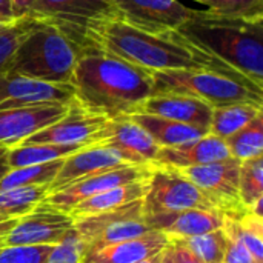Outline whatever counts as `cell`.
<instances>
[{
    "mask_svg": "<svg viewBox=\"0 0 263 263\" xmlns=\"http://www.w3.org/2000/svg\"><path fill=\"white\" fill-rule=\"evenodd\" d=\"M71 85L82 108L108 120L139 114L154 94L151 71L102 48L82 51Z\"/></svg>",
    "mask_w": 263,
    "mask_h": 263,
    "instance_id": "cell-1",
    "label": "cell"
},
{
    "mask_svg": "<svg viewBox=\"0 0 263 263\" xmlns=\"http://www.w3.org/2000/svg\"><path fill=\"white\" fill-rule=\"evenodd\" d=\"M94 46L102 48L151 72L180 69H213L245 79L213 55L185 40L176 31L154 34L137 29L119 18L105 22L94 34ZM250 82V80H248ZM253 83V82H251Z\"/></svg>",
    "mask_w": 263,
    "mask_h": 263,
    "instance_id": "cell-2",
    "label": "cell"
},
{
    "mask_svg": "<svg viewBox=\"0 0 263 263\" xmlns=\"http://www.w3.org/2000/svg\"><path fill=\"white\" fill-rule=\"evenodd\" d=\"M176 32L263 88V17L250 18L193 9L191 17Z\"/></svg>",
    "mask_w": 263,
    "mask_h": 263,
    "instance_id": "cell-3",
    "label": "cell"
},
{
    "mask_svg": "<svg viewBox=\"0 0 263 263\" xmlns=\"http://www.w3.org/2000/svg\"><path fill=\"white\" fill-rule=\"evenodd\" d=\"M80 54L82 49L57 28L35 20L28 35L15 49L6 74L71 85Z\"/></svg>",
    "mask_w": 263,
    "mask_h": 263,
    "instance_id": "cell-4",
    "label": "cell"
},
{
    "mask_svg": "<svg viewBox=\"0 0 263 263\" xmlns=\"http://www.w3.org/2000/svg\"><path fill=\"white\" fill-rule=\"evenodd\" d=\"M154 94L176 92L196 97L211 108L233 103L263 106V88L213 69H180L153 72Z\"/></svg>",
    "mask_w": 263,
    "mask_h": 263,
    "instance_id": "cell-5",
    "label": "cell"
},
{
    "mask_svg": "<svg viewBox=\"0 0 263 263\" xmlns=\"http://www.w3.org/2000/svg\"><path fill=\"white\" fill-rule=\"evenodd\" d=\"M29 17L52 25L82 51L94 46L96 31L119 18L111 0H35Z\"/></svg>",
    "mask_w": 263,
    "mask_h": 263,
    "instance_id": "cell-6",
    "label": "cell"
},
{
    "mask_svg": "<svg viewBox=\"0 0 263 263\" xmlns=\"http://www.w3.org/2000/svg\"><path fill=\"white\" fill-rule=\"evenodd\" d=\"M74 228L86 242V253L97 251L105 247L131 240L154 231L145 222L142 199L111 211L76 219Z\"/></svg>",
    "mask_w": 263,
    "mask_h": 263,
    "instance_id": "cell-7",
    "label": "cell"
},
{
    "mask_svg": "<svg viewBox=\"0 0 263 263\" xmlns=\"http://www.w3.org/2000/svg\"><path fill=\"white\" fill-rule=\"evenodd\" d=\"M142 200L145 217L186 210H216L211 199L183 177L179 170L159 165H153L148 191Z\"/></svg>",
    "mask_w": 263,
    "mask_h": 263,
    "instance_id": "cell-8",
    "label": "cell"
},
{
    "mask_svg": "<svg viewBox=\"0 0 263 263\" xmlns=\"http://www.w3.org/2000/svg\"><path fill=\"white\" fill-rule=\"evenodd\" d=\"M179 173L205 193L214 203L216 210L225 217L237 219L248 211L243 208L239 197L240 162L234 157L208 165L182 168Z\"/></svg>",
    "mask_w": 263,
    "mask_h": 263,
    "instance_id": "cell-9",
    "label": "cell"
},
{
    "mask_svg": "<svg viewBox=\"0 0 263 263\" xmlns=\"http://www.w3.org/2000/svg\"><path fill=\"white\" fill-rule=\"evenodd\" d=\"M74 223L76 220L69 213L42 202L29 214L15 220L2 243L3 247H54L74 228Z\"/></svg>",
    "mask_w": 263,
    "mask_h": 263,
    "instance_id": "cell-10",
    "label": "cell"
},
{
    "mask_svg": "<svg viewBox=\"0 0 263 263\" xmlns=\"http://www.w3.org/2000/svg\"><path fill=\"white\" fill-rule=\"evenodd\" d=\"M151 171H153V165H134V166H123V168L96 173V174L82 177L76 180L74 183L46 196L43 202L51 205L52 208L69 213L76 205H79L80 202L92 196H97L100 193H105L108 190H112L122 185L149 179Z\"/></svg>",
    "mask_w": 263,
    "mask_h": 263,
    "instance_id": "cell-11",
    "label": "cell"
},
{
    "mask_svg": "<svg viewBox=\"0 0 263 263\" xmlns=\"http://www.w3.org/2000/svg\"><path fill=\"white\" fill-rule=\"evenodd\" d=\"M119 20L154 34L177 31L193 14L180 0H111Z\"/></svg>",
    "mask_w": 263,
    "mask_h": 263,
    "instance_id": "cell-12",
    "label": "cell"
},
{
    "mask_svg": "<svg viewBox=\"0 0 263 263\" xmlns=\"http://www.w3.org/2000/svg\"><path fill=\"white\" fill-rule=\"evenodd\" d=\"M140 165L129 154L103 143L88 145L63 160L60 171L49 185V194L74 183L76 180L116 168ZM48 194V196H49Z\"/></svg>",
    "mask_w": 263,
    "mask_h": 263,
    "instance_id": "cell-13",
    "label": "cell"
},
{
    "mask_svg": "<svg viewBox=\"0 0 263 263\" xmlns=\"http://www.w3.org/2000/svg\"><path fill=\"white\" fill-rule=\"evenodd\" d=\"M76 102L72 85L48 83L15 74H0V111L35 105H71Z\"/></svg>",
    "mask_w": 263,
    "mask_h": 263,
    "instance_id": "cell-14",
    "label": "cell"
},
{
    "mask_svg": "<svg viewBox=\"0 0 263 263\" xmlns=\"http://www.w3.org/2000/svg\"><path fill=\"white\" fill-rule=\"evenodd\" d=\"M69 105H35L0 111V145L9 149L60 120Z\"/></svg>",
    "mask_w": 263,
    "mask_h": 263,
    "instance_id": "cell-15",
    "label": "cell"
},
{
    "mask_svg": "<svg viewBox=\"0 0 263 263\" xmlns=\"http://www.w3.org/2000/svg\"><path fill=\"white\" fill-rule=\"evenodd\" d=\"M108 122L106 117L94 114L82 108L77 102L69 105L68 112L55 123L35 133L22 145L54 143V145H92L94 136Z\"/></svg>",
    "mask_w": 263,
    "mask_h": 263,
    "instance_id": "cell-16",
    "label": "cell"
},
{
    "mask_svg": "<svg viewBox=\"0 0 263 263\" xmlns=\"http://www.w3.org/2000/svg\"><path fill=\"white\" fill-rule=\"evenodd\" d=\"M92 143L114 146L129 154L140 165H153L160 149L156 140L131 117L108 120L103 128L94 136Z\"/></svg>",
    "mask_w": 263,
    "mask_h": 263,
    "instance_id": "cell-17",
    "label": "cell"
},
{
    "mask_svg": "<svg viewBox=\"0 0 263 263\" xmlns=\"http://www.w3.org/2000/svg\"><path fill=\"white\" fill-rule=\"evenodd\" d=\"M145 222L151 230L163 233L173 242L217 231L223 227L225 216L217 210H186L148 216Z\"/></svg>",
    "mask_w": 263,
    "mask_h": 263,
    "instance_id": "cell-18",
    "label": "cell"
},
{
    "mask_svg": "<svg viewBox=\"0 0 263 263\" xmlns=\"http://www.w3.org/2000/svg\"><path fill=\"white\" fill-rule=\"evenodd\" d=\"M142 114L157 116L174 122L186 123L191 126L203 128L210 131L213 108L191 96L176 92H157L153 94L142 106Z\"/></svg>",
    "mask_w": 263,
    "mask_h": 263,
    "instance_id": "cell-19",
    "label": "cell"
},
{
    "mask_svg": "<svg viewBox=\"0 0 263 263\" xmlns=\"http://www.w3.org/2000/svg\"><path fill=\"white\" fill-rule=\"evenodd\" d=\"M231 153L225 140L216 137L214 134H206L194 142H188L177 146L160 148L153 165L168 166L174 170L208 165L213 162L230 159Z\"/></svg>",
    "mask_w": 263,
    "mask_h": 263,
    "instance_id": "cell-20",
    "label": "cell"
},
{
    "mask_svg": "<svg viewBox=\"0 0 263 263\" xmlns=\"http://www.w3.org/2000/svg\"><path fill=\"white\" fill-rule=\"evenodd\" d=\"M168 245L170 239L163 233L149 231L145 236L86 253L82 263H137L162 253Z\"/></svg>",
    "mask_w": 263,
    "mask_h": 263,
    "instance_id": "cell-21",
    "label": "cell"
},
{
    "mask_svg": "<svg viewBox=\"0 0 263 263\" xmlns=\"http://www.w3.org/2000/svg\"><path fill=\"white\" fill-rule=\"evenodd\" d=\"M131 119L140 125L154 140L160 148H168V146H177L183 145L188 142H194L206 134H210L208 129L191 126L186 123L174 122L170 119L157 117V116H149V114H134Z\"/></svg>",
    "mask_w": 263,
    "mask_h": 263,
    "instance_id": "cell-22",
    "label": "cell"
},
{
    "mask_svg": "<svg viewBox=\"0 0 263 263\" xmlns=\"http://www.w3.org/2000/svg\"><path fill=\"white\" fill-rule=\"evenodd\" d=\"M148 180H142V182H134V183H128V185H122L112 190H108L105 193H100L97 196H92L83 202H80L79 205H76L69 214L76 219L80 217H88V216H94V214H100L105 211H111L116 210L119 206H123L129 202L143 199L146 191H148Z\"/></svg>",
    "mask_w": 263,
    "mask_h": 263,
    "instance_id": "cell-23",
    "label": "cell"
},
{
    "mask_svg": "<svg viewBox=\"0 0 263 263\" xmlns=\"http://www.w3.org/2000/svg\"><path fill=\"white\" fill-rule=\"evenodd\" d=\"M88 145H54V143H32V145H18L8 153V162L11 170L49 163L54 160L66 159L71 154Z\"/></svg>",
    "mask_w": 263,
    "mask_h": 263,
    "instance_id": "cell-24",
    "label": "cell"
},
{
    "mask_svg": "<svg viewBox=\"0 0 263 263\" xmlns=\"http://www.w3.org/2000/svg\"><path fill=\"white\" fill-rule=\"evenodd\" d=\"M263 106L251 103H233L220 108H213V119L210 133L216 137L227 140L250 122H253L257 116H260Z\"/></svg>",
    "mask_w": 263,
    "mask_h": 263,
    "instance_id": "cell-25",
    "label": "cell"
},
{
    "mask_svg": "<svg viewBox=\"0 0 263 263\" xmlns=\"http://www.w3.org/2000/svg\"><path fill=\"white\" fill-rule=\"evenodd\" d=\"M49 194V185L0 190V217L20 219L29 214Z\"/></svg>",
    "mask_w": 263,
    "mask_h": 263,
    "instance_id": "cell-26",
    "label": "cell"
},
{
    "mask_svg": "<svg viewBox=\"0 0 263 263\" xmlns=\"http://www.w3.org/2000/svg\"><path fill=\"white\" fill-rule=\"evenodd\" d=\"M222 230L239 239L245 248L251 253L254 260L263 263V220L262 217L253 214L251 211L243 213L237 219L225 217Z\"/></svg>",
    "mask_w": 263,
    "mask_h": 263,
    "instance_id": "cell-27",
    "label": "cell"
},
{
    "mask_svg": "<svg viewBox=\"0 0 263 263\" xmlns=\"http://www.w3.org/2000/svg\"><path fill=\"white\" fill-rule=\"evenodd\" d=\"M231 157L239 162L262 157L263 153V112L240 131L225 140Z\"/></svg>",
    "mask_w": 263,
    "mask_h": 263,
    "instance_id": "cell-28",
    "label": "cell"
},
{
    "mask_svg": "<svg viewBox=\"0 0 263 263\" xmlns=\"http://www.w3.org/2000/svg\"><path fill=\"white\" fill-rule=\"evenodd\" d=\"M65 159L54 160L49 163L42 165H32V166H23L11 170L2 180H0V190L8 188H18V186H39V185H51V182L55 179L57 173L60 171Z\"/></svg>",
    "mask_w": 263,
    "mask_h": 263,
    "instance_id": "cell-29",
    "label": "cell"
},
{
    "mask_svg": "<svg viewBox=\"0 0 263 263\" xmlns=\"http://www.w3.org/2000/svg\"><path fill=\"white\" fill-rule=\"evenodd\" d=\"M239 197L245 210H251L263 199V159L256 157L240 162Z\"/></svg>",
    "mask_w": 263,
    "mask_h": 263,
    "instance_id": "cell-30",
    "label": "cell"
},
{
    "mask_svg": "<svg viewBox=\"0 0 263 263\" xmlns=\"http://www.w3.org/2000/svg\"><path fill=\"white\" fill-rule=\"evenodd\" d=\"M173 242L182 243L202 263H223L227 237L222 228L203 236L183 239V240H173Z\"/></svg>",
    "mask_w": 263,
    "mask_h": 263,
    "instance_id": "cell-31",
    "label": "cell"
},
{
    "mask_svg": "<svg viewBox=\"0 0 263 263\" xmlns=\"http://www.w3.org/2000/svg\"><path fill=\"white\" fill-rule=\"evenodd\" d=\"M35 20L32 17H23L15 20L11 26L0 31V74H5L9 62L22 43V40L28 35Z\"/></svg>",
    "mask_w": 263,
    "mask_h": 263,
    "instance_id": "cell-32",
    "label": "cell"
},
{
    "mask_svg": "<svg viewBox=\"0 0 263 263\" xmlns=\"http://www.w3.org/2000/svg\"><path fill=\"white\" fill-rule=\"evenodd\" d=\"M86 250V242L79 234V231L72 228L57 245L51 248L46 263H82Z\"/></svg>",
    "mask_w": 263,
    "mask_h": 263,
    "instance_id": "cell-33",
    "label": "cell"
},
{
    "mask_svg": "<svg viewBox=\"0 0 263 263\" xmlns=\"http://www.w3.org/2000/svg\"><path fill=\"white\" fill-rule=\"evenodd\" d=\"M206 8V11L222 15H239L257 18L263 17V0H193Z\"/></svg>",
    "mask_w": 263,
    "mask_h": 263,
    "instance_id": "cell-34",
    "label": "cell"
},
{
    "mask_svg": "<svg viewBox=\"0 0 263 263\" xmlns=\"http://www.w3.org/2000/svg\"><path fill=\"white\" fill-rule=\"evenodd\" d=\"M52 247H2L0 263H46Z\"/></svg>",
    "mask_w": 263,
    "mask_h": 263,
    "instance_id": "cell-35",
    "label": "cell"
},
{
    "mask_svg": "<svg viewBox=\"0 0 263 263\" xmlns=\"http://www.w3.org/2000/svg\"><path fill=\"white\" fill-rule=\"evenodd\" d=\"M225 237H227V245H225L223 263H257L239 239L227 233H225Z\"/></svg>",
    "mask_w": 263,
    "mask_h": 263,
    "instance_id": "cell-36",
    "label": "cell"
},
{
    "mask_svg": "<svg viewBox=\"0 0 263 263\" xmlns=\"http://www.w3.org/2000/svg\"><path fill=\"white\" fill-rule=\"evenodd\" d=\"M174 263H202L190 250H186L179 242H170Z\"/></svg>",
    "mask_w": 263,
    "mask_h": 263,
    "instance_id": "cell-37",
    "label": "cell"
},
{
    "mask_svg": "<svg viewBox=\"0 0 263 263\" xmlns=\"http://www.w3.org/2000/svg\"><path fill=\"white\" fill-rule=\"evenodd\" d=\"M35 5V0H11V8H12V14L14 18H23V17H29L32 8Z\"/></svg>",
    "mask_w": 263,
    "mask_h": 263,
    "instance_id": "cell-38",
    "label": "cell"
},
{
    "mask_svg": "<svg viewBox=\"0 0 263 263\" xmlns=\"http://www.w3.org/2000/svg\"><path fill=\"white\" fill-rule=\"evenodd\" d=\"M8 153H9V148L0 145V180L11 171V166L8 162Z\"/></svg>",
    "mask_w": 263,
    "mask_h": 263,
    "instance_id": "cell-39",
    "label": "cell"
},
{
    "mask_svg": "<svg viewBox=\"0 0 263 263\" xmlns=\"http://www.w3.org/2000/svg\"><path fill=\"white\" fill-rule=\"evenodd\" d=\"M0 20H15L11 8V0H0Z\"/></svg>",
    "mask_w": 263,
    "mask_h": 263,
    "instance_id": "cell-40",
    "label": "cell"
},
{
    "mask_svg": "<svg viewBox=\"0 0 263 263\" xmlns=\"http://www.w3.org/2000/svg\"><path fill=\"white\" fill-rule=\"evenodd\" d=\"M17 219H2L0 217V239H3L6 236V233L14 227Z\"/></svg>",
    "mask_w": 263,
    "mask_h": 263,
    "instance_id": "cell-41",
    "label": "cell"
},
{
    "mask_svg": "<svg viewBox=\"0 0 263 263\" xmlns=\"http://www.w3.org/2000/svg\"><path fill=\"white\" fill-rule=\"evenodd\" d=\"M165 251V250H163ZM163 251L162 253H159V254H156V256H151V257H148V259H145V260H140V262L137 263H162V259H163Z\"/></svg>",
    "mask_w": 263,
    "mask_h": 263,
    "instance_id": "cell-42",
    "label": "cell"
},
{
    "mask_svg": "<svg viewBox=\"0 0 263 263\" xmlns=\"http://www.w3.org/2000/svg\"><path fill=\"white\" fill-rule=\"evenodd\" d=\"M162 263H174L173 260V253H171V247L168 245L163 251V259H162Z\"/></svg>",
    "mask_w": 263,
    "mask_h": 263,
    "instance_id": "cell-43",
    "label": "cell"
},
{
    "mask_svg": "<svg viewBox=\"0 0 263 263\" xmlns=\"http://www.w3.org/2000/svg\"><path fill=\"white\" fill-rule=\"evenodd\" d=\"M15 20H0V31L6 29L8 26H11Z\"/></svg>",
    "mask_w": 263,
    "mask_h": 263,
    "instance_id": "cell-44",
    "label": "cell"
},
{
    "mask_svg": "<svg viewBox=\"0 0 263 263\" xmlns=\"http://www.w3.org/2000/svg\"><path fill=\"white\" fill-rule=\"evenodd\" d=\"M2 240H3V239H0V248L3 247V243H2Z\"/></svg>",
    "mask_w": 263,
    "mask_h": 263,
    "instance_id": "cell-45",
    "label": "cell"
}]
</instances>
